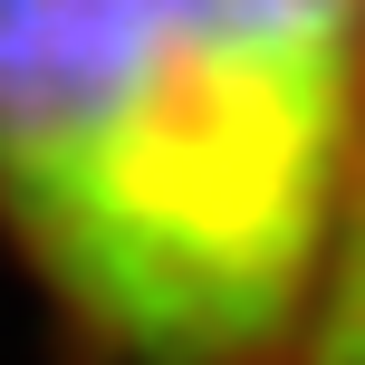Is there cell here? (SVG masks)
Here are the masks:
<instances>
[{
    "label": "cell",
    "instance_id": "1",
    "mask_svg": "<svg viewBox=\"0 0 365 365\" xmlns=\"http://www.w3.org/2000/svg\"><path fill=\"white\" fill-rule=\"evenodd\" d=\"M365 173V0H0V259L58 365H298Z\"/></svg>",
    "mask_w": 365,
    "mask_h": 365
},
{
    "label": "cell",
    "instance_id": "2",
    "mask_svg": "<svg viewBox=\"0 0 365 365\" xmlns=\"http://www.w3.org/2000/svg\"><path fill=\"white\" fill-rule=\"evenodd\" d=\"M298 365H365V173H356V202H346V231H336V259H327Z\"/></svg>",
    "mask_w": 365,
    "mask_h": 365
}]
</instances>
